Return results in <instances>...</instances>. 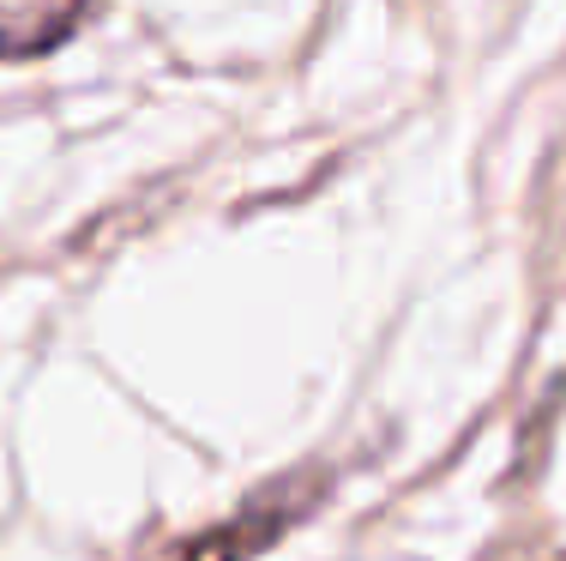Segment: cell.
Here are the masks:
<instances>
[{
    "label": "cell",
    "instance_id": "6da1fadb",
    "mask_svg": "<svg viewBox=\"0 0 566 561\" xmlns=\"http://www.w3.org/2000/svg\"><path fill=\"white\" fill-rule=\"evenodd\" d=\"M307 507V496H295V501H260L248 519H229V526H218V531H206V538H193L181 550V561H248L253 550H265V543L277 538L283 526H290L295 513Z\"/></svg>",
    "mask_w": 566,
    "mask_h": 561
}]
</instances>
